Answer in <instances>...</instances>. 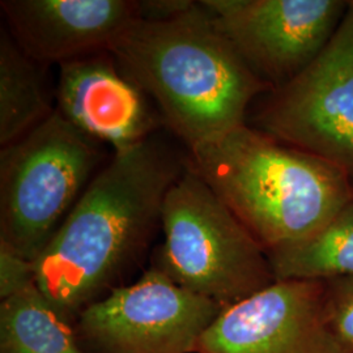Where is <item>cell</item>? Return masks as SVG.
I'll list each match as a JSON object with an SVG mask.
<instances>
[{
	"label": "cell",
	"instance_id": "6",
	"mask_svg": "<svg viewBox=\"0 0 353 353\" xmlns=\"http://www.w3.org/2000/svg\"><path fill=\"white\" fill-rule=\"evenodd\" d=\"M248 126L316 154L353 181V0L325 50L301 75L258 99Z\"/></svg>",
	"mask_w": 353,
	"mask_h": 353
},
{
	"label": "cell",
	"instance_id": "11",
	"mask_svg": "<svg viewBox=\"0 0 353 353\" xmlns=\"http://www.w3.org/2000/svg\"><path fill=\"white\" fill-rule=\"evenodd\" d=\"M0 8L14 42L46 67L108 50L140 14L130 0H3Z\"/></svg>",
	"mask_w": 353,
	"mask_h": 353
},
{
	"label": "cell",
	"instance_id": "7",
	"mask_svg": "<svg viewBox=\"0 0 353 353\" xmlns=\"http://www.w3.org/2000/svg\"><path fill=\"white\" fill-rule=\"evenodd\" d=\"M223 306L182 288L156 265L77 316L90 353H196Z\"/></svg>",
	"mask_w": 353,
	"mask_h": 353
},
{
	"label": "cell",
	"instance_id": "16",
	"mask_svg": "<svg viewBox=\"0 0 353 353\" xmlns=\"http://www.w3.org/2000/svg\"><path fill=\"white\" fill-rule=\"evenodd\" d=\"M36 263L0 242V301L36 285Z\"/></svg>",
	"mask_w": 353,
	"mask_h": 353
},
{
	"label": "cell",
	"instance_id": "5",
	"mask_svg": "<svg viewBox=\"0 0 353 353\" xmlns=\"http://www.w3.org/2000/svg\"><path fill=\"white\" fill-rule=\"evenodd\" d=\"M105 147L57 109L0 151V242L36 262L108 161Z\"/></svg>",
	"mask_w": 353,
	"mask_h": 353
},
{
	"label": "cell",
	"instance_id": "14",
	"mask_svg": "<svg viewBox=\"0 0 353 353\" xmlns=\"http://www.w3.org/2000/svg\"><path fill=\"white\" fill-rule=\"evenodd\" d=\"M276 280L353 276V201L309 239L267 252Z\"/></svg>",
	"mask_w": 353,
	"mask_h": 353
},
{
	"label": "cell",
	"instance_id": "4",
	"mask_svg": "<svg viewBox=\"0 0 353 353\" xmlns=\"http://www.w3.org/2000/svg\"><path fill=\"white\" fill-rule=\"evenodd\" d=\"M161 230L153 265L224 309L276 281L262 246L189 163L166 194Z\"/></svg>",
	"mask_w": 353,
	"mask_h": 353
},
{
	"label": "cell",
	"instance_id": "9",
	"mask_svg": "<svg viewBox=\"0 0 353 353\" xmlns=\"http://www.w3.org/2000/svg\"><path fill=\"white\" fill-rule=\"evenodd\" d=\"M196 353H347L325 314V280H276L225 307Z\"/></svg>",
	"mask_w": 353,
	"mask_h": 353
},
{
	"label": "cell",
	"instance_id": "15",
	"mask_svg": "<svg viewBox=\"0 0 353 353\" xmlns=\"http://www.w3.org/2000/svg\"><path fill=\"white\" fill-rule=\"evenodd\" d=\"M325 314L341 348L353 353V276L325 280Z\"/></svg>",
	"mask_w": 353,
	"mask_h": 353
},
{
	"label": "cell",
	"instance_id": "13",
	"mask_svg": "<svg viewBox=\"0 0 353 353\" xmlns=\"http://www.w3.org/2000/svg\"><path fill=\"white\" fill-rule=\"evenodd\" d=\"M0 353H90L37 285L0 301Z\"/></svg>",
	"mask_w": 353,
	"mask_h": 353
},
{
	"label": "cell",
	"instance_id": "2",
	"mask_svg": "<svg viewBox=\"0 0 353 353\" xmlns=\"http://www.w3.org/2000/svg\"><path fill=\"white\" fill-rule=\"evenodd\" d=\"M108 51L188 151L248 125L252 105L271 92L201 1L161 20L135 19Z\"/></svg>",
	"mask_w": 353,
	"mask_h": 353
},
{
	"label": "cell",
	"instance_id": "10",
	"mask_svg": "<svg viewBox=\"0 0 353 353\" xmlns=\"http://www.w3.org/2000/svg\"><path fill=\"white\" fill-rule=\"evenodd\" d=\"M55 109L89 138L123 151L157 134L163 121L151 100L108 50L59 65Z\"/></svg>",
	"mask_w": 353,
	"mask_h": 353
},
{
	"label": "cell",
	"instance_id": "12",
	"mask_svg": "<svg viewBox=\"0 0 353 353\" xmlns=\"http://www.w3.org/2000/svg\"><path fill=\"white\" fill-rule=\"evenodd\" d=\"M55 112L48 67L26 55L6 26L0 29V144H12Z\"/></svg>",
	"mask_w": 353,
	"mask_h": 353
},
{
	"label": "cell",
	"instance_id": "8",
	"mask_svg": "<svg viewBox=\"0 0 353 353\" xmlns=\"http://www.w3.org/2000/svg\"><path fill=\"white\" fill-rule=\"evenodd\" d=\"M214 26L271 90L316 61L341 26L345 0H203Z\"/></svg>",
	"mask_w": 353,
	"mask_h": 353
},
{
	"label": "cell",
	"instance_id": "1",
	"mask_svg": "<svg viewBox=\"0 0 353 353\" xmlns=\"http://www.w3.org/2000/svg\"><path fill=\"white\" fill-rule=\"evenodd\" d=\"M186 168L188 153L159 132L110 154L34 262L36 285L58 312L76 322L89 305L126 284Z\"/></svg>",
	"mask_w": 353,
	"mask_h": 353
},
{
	"label": "cell",
	"instance_id": "3",
	"mask_svg": "<svg viewBox=\"0 0 353 353\" xmlns=\"http://www.w3.org/2000/svg\"><path fill=\"white\" fill-rule=\"evenodd\" d=\"M188 163L265 254L316 234L353 201L338 166L248 125L190 150Z\"/></svg>",
	"mask_w": 353,
	"mask_h": 353
}]
</instances>
